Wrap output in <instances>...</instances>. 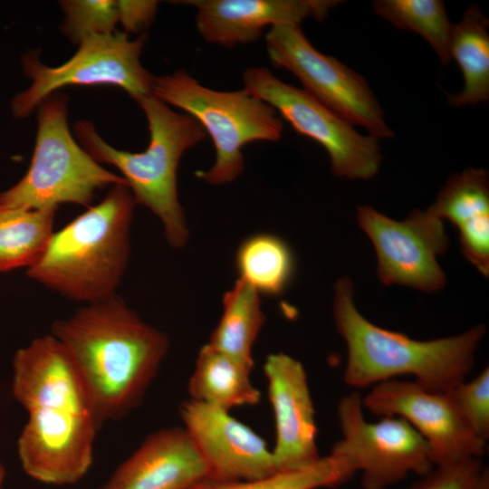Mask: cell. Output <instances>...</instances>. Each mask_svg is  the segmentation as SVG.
<instances>
[{
    "mask_svg": "<svg viewBox=\"0 0 489 489\" xmlns=\"http://www.w3.org/2000/svg\"><path fill=\"white\" fill-rule=\"evenodd\" d=\"M13 367V394L28 413L17 441L24 471L46 484L77 483L92 465L101 424L72 356L50 334L19 349Z\"/></svg>",
    "mask_w": 489,
    "mask_h": 489,
    "instance_id": "cell-1",
    "label": "cell"
},
{
    "mask_svg": "<svg viewBox=\"0 0 489 489\" xmlns=\"http://www.w3.org/2000/svg\"><path fill=\"white\" fill-rule=\"evenodd\" d=\"M51 334L72 356L100 424L141 403L168 350L166 334L116 294L54 321Z\"/></svg>",
    "mask_w": 489,
    "mask_h": 489,
    "instance_id": "cell-2",
    "label": "cell"
},
{
    "mask_svg": "<svg viewBox=\"0 0 489 489\" xmlns=\"http://www.w3.org/2000/svg\"><path fill=\"white\" fill-rule=\"evenodd\" d=\"M348 277L334 286L333 319L347 348L343 379L360 389L399 376H412L427 390L447 392L465 381L485 335L478 324L458 335L418 340L368 321L355 306Z\"/></svg>",
    "mask_w": 489,
    "mask_h": 489,
    "instance_id": "cell-3",
    "label": "cell"
},
{
    "mask_svg": "<svg viewBox=\"0 0 489 489\" xmlns=\"http://www.w3.org/2000/svg\"><path fill=\"white\" fill-rule=\"evenodd\" d=\"M136 206L127 185L54 232L27 275L69 299L93 303L113 295L126 270Z\"/></svg>",
    "mask_w": 489,
    "mask_h": 489,
    "instance_id": "cell-4",
    "label": "cell"
},
{
    "mask_svg": "<svg viewBox=\"0 0 489 489\" xmlns=\"http://www.w3.org/2000/svg\"><path fill=\"white\" fill-rule=\"evenodd\" d=\"M149 130V142L142 152L119 150L108 144L89 120H78L74 134L82 148L99 164L113 166L125 179L136 204H141L162 223L172 247L184 246L188 228L177 187V173L183 154L203 141L206 133L187 114L173 111L153 94L137 101Z\"/></svg>",
    "mask_w": 489,
    "mask_h": 489,
    "instance_id": "cell-5",
    "label": "cell"
},
{
    "mask_svg": "<svg viewBox=\"0 0 489 489\" xmlns=\"http://www.w3.org/2000/svg\"><path fill=\"white\" fill-rule=\"evenodd\" d=\"M152 94L196 120L213 141V166L196 175L209 185L234 181L244 171L243 148L252 142L278 141L283 122L276 110L245 89L216 91L185 70L155 77Z\"/></svg>",
    "mask_w": 489,
    "mask_h": 489,
    "instance_id": "cell-6",
    "label": "cell"
},
{
    "mask_svg": "<svg viewBox=\"0 0 489 489\" xmlns=\"http://www.w3.org/2000/svg\"><path fill=\"white\" fill-rule=\"evenodd\" d=\"M68 98L54 92L37 108V132L30 167L14 186L0 193V206L23 209L88 206L95 192L127 185L105 169L73 139L67 122Z\"/></svg>",
    "mask_w": 489,
    "mask_h": 489,
    "instance_id": "cell-7",
    "label": "cell"
},
{
    "mask_svg": "<svg viewBox=\"0 0 489 489\" xmlns=\"http://www.w3.org/2000/svg\"><path fill=\"white\" fill-rule=\"evenodd\" d=\"M147 34L130 40L124 32L84 39L74 55L60 66L43 64L37 51L22 56L24 75L30 86L11 101L15 119L28 117L51 94L72 85H114L139 101L152 94L154 76L140 62Z\"/></svg>",
    "mask_w": 489,
    "mask_h": 489,
    "instance_id": "cell-8",
    "label": "cell"
},
{
    "mask_svg": "<svg viewBox=\"0 0 489 489\" xmlns=\"http://www.w3.org/2000/svg\"><path fill=\"white\" fill-rule=\"evenodd\" d=\"M265 44L273 66L294 74L304 91L343 120L363 127L378 139L394 136L364 77L335 57L316 50L300 24L283 23L271 26Z\"/></svg>",
    "mask_w": 489,
    "mask_h": 489,
    "instance_id": "cell-9",
    "label": "cell"
},
{
    "mask_svg": "<svg viewBox=\"0 0 489 489\" xmlns=\"http://www.w3.org/2000/svg\"><path fill=\"white\" fill-rule=\"evenodd\" d=\"M337 416L341 438L331 454L361 473L362 489H387L411 474L421 476L433 469L429 448L410 424L399 417L369 422L359 391L340 399Z\"/></svg>",
    "mask_w": 489,
    "mask_h": 489,
    "instance_id": "cell-10",
    "label": "cell"
},
{
    "mask_svg": "<svg viewBox=\"0 0 489 489\" xmlns=\"http://www.w3.org/2000/svg\"><path fill=\"white\" fill-rule=\"evenodd\" d=\"M242 78L244 89L273 107L297 133L327 150L335 176L369 179L378 173L382 160L378 139L361 135L306 91L279 80L264 67L248 68Z\"/></svg>",
    "mask_w": 489,
    "mask_h": 489,
    "instance_id": "cell-11",
    "label": "cell"
},
{
    "mask_svg": "<svg viewBox=\"0 0 489 489\" xmlns=\"http://www.w3.org/2000/svg\"><path fill=\"white\" fill-rule=\"evenodd\" d=\"M357 219L375 247L382 283L427 292L444 287L446 277L436 256L446 251L449 239L441 218L428 209H415L397 221L364 206L358 207Z\"/></svg>",
    "mask_w": 489,
    "mask_h": 489,
    "instance_id": "cell-12",
    "label": "cell"
},
{
    "mask_svg": "<svg viewBox=\"0 0 489 489\" xmlns=\"http://www.w3.org/2000/svg\"><path fill=\"white\" fill-rule=\"evenodd\" d=\"M362 405L380 417H399L426 441L434 466L481 458L486 442L466 423L452 394L425 389L414 380L389 379L374 385Z\"/></svg>",
    "mask_w": 489,
    "mask_h": 489,
    "instance_id": "cell-13",
    "label": "cell"
},
{
    "mask_svg": "<svg viewBox=\"0 0 489 489\" xmlns=\"http://www.w3.org/2000/svg\"><path fill=\"white\" fill-rule=\"evenodd\" d=\"M180 414L207 469V478L253 481L278 472L265 441L228 411L188 400Z\"/></svg>",
    "mask_w": 489,
    "mask_h": 489,
    "instance_id": "cell-14",
    "label": "cell"
},
{
    "mask_svg": "<svg viewBox=\"0 0 489 489\" xmlns=\"http://www.w3.org/2000/svg\"><path fill=\"white\" fill-rule=\"evenodd\" d=\"M276 427L273 452L278 472L314 464L319 455L314 407L306 371L292 356L270 354L264 365Z\"/></svg>",
    "mask_w": 489,
    "mask_h": 489,
    "instance_id": "cell-15",
    "label": "cell"
},
{
    "mask_svg": "<svg viewBox=\"0 0 489 489\" xmlns=\"http://www.w3.org/2000/svg\"><path fill=\"white\" fill-rule=\"evenodd\" d=\"M196 25L208 43L226 48L256 41L268 25L321 21L340 2L335 0H191Z\"/></svg>",
    "mask_w": 489,
    "mask_h": 489,
    "instance_id": "cell-16",
    "label": "cell"
},
{
    "mask_svg": "<svg viewBox=\"0 0 489 489\" xmlns=\"http://www.w3.org/2000/svg\"><path fill=\"white\" fill-rule=\"evenodd\" d=\"M206 478L189 434L169 427L149 435L99 489H188Z\"/></svg>",
    "mask_w": 489,
    "mask_h": 489,
    "instance_id": "cell-17",
    "label": "cell"
},
{
    "mask_svg": "<svg viewBox=\"0 0 489 489\" xmlns=\"http://www.w3.org/2000/svg\"><path fill=\"white\" fill-rule=\"evenodd\" d=\"M459 230L464 256L484 276L489 274V175L470 168L451 177L427 208Z\"/></svg>",
    "mask_w": 489,
    "mask_h": 489,
    "instance_id": "cell-18",
    "label": "cell"
},
{
    "mask_svg": "<svg viewBox=\"0 0 489 489\" xmlns=\"http://www.w3.org/2000/svg\"><path fill=\"white\" fill-rule=\"evenodd\" d=\"M489 20L476 5H470L452 24L449 55L459 65L464 88L448 95L450 106H474L489 100Z\"/></svg>",
    "mask_w": 489,
    "mask_h": 489,
    "instance_id": "cell-19",
    "label": "cell"
},
{
    "mask_svg": "<svg viewBox=\"0 0 489 489\" xmlns=\"http://www.w3.org/2000/svg\"><path fill=\"white\" fill-rule=\"evenodd\" d=\"M252 369L208 343L198 353L188 384L193 400L228 411L244 405H255L260 391L252 384Z\"/></svg>",
    "mask_w": 489,
    "mask_h": 489,
    "instance_id": "cell-20",
    "label": "cell"
},
{
    "mask_svg": "<svg viewBox=\"0 0 489 489\" xmlns=\"http://www.w3.org/2000/svg\"><path fill=\"white\" fill-rule=\"evenodd\" d=\"M264 322L260 293L237 279L223 297V313L208 344L253 369V347Z\"/></svg>",
    "mask_w": 489,
    "mask_h": 489,
    "instance_id": "cell-21",
    "label": "cell"
},
{
    "mask_svg": "<svg viewBox=\"0 0 489 489\" xmlns=\"http://www.w3.org/2000/svg\"><path fill=\"white\" fill-rule=\"evenodd\" d=\"M238 279L260 295L282 294L295 273V258L290 245L281 237L259 233L246 237L235 255Z\"/></svg>",
    "mask_w": 489,
    "mask_h": 489,
    "instance_id": "cell-22",
    "label": "cell"
},
{
    "mask_svg": "<svg viewBox=\"0 0 489 489\" xmlns=\"http://www.w3.org/2000/svg\"><path fill=\"white\" fill-rule=\"evenodd\" d=\"M56 210L0 206V272L29 268L37 262L54 233Z\"/></svg>",
    "mask_w": 489,
    "mask_h": 489,
    "instance_id": "cell-23",
    "label": "cell"
},
{
    "mask_svg": "<svg viewBox=\"0 0 489 489\" xmlns=\"http://www.w3.org/2000/svg\"><path fill=\"white\" fill-rule=\"evenodd\" d=\"M374 12L395 26L421 35L446 65L452 24L441 0H378Z\"/></svg>",
    "mask_w": 489,
    "mask_h": 489,
    "instance_id": "cell-24",
    "label": "cell"
},
{
    "mask_svg": "<svg viewBox=\"0 0 489 489\" xmlns=\"http://www.w3.org/2000/svg\"><path fill=\"white\" fill-rule=\"evenodd\" d=\"M356 472L343 458L331 454L312 465L280 471L253 481H220L206 478L188 489H320L335 487L349 481Z\"/></svg>",
    "mask_w": 489,
    "mask_h": 489,
    "instance_id": "cell-25",
    "label": "cell"
},
{
    "mask_svg": "<svg viewBox=\"0 0 489 489\" xmlns=\"http://www.w3.org/2000/svg\"><path fill=\"white\" fill-rule=\"evenodd\" d=\"M60 5L64 13L61 30L74 43L116 32L119 23L117 1L66 0L60 2Z\"/></svg>",
    "mask_w": 489,
    "mask_h": 489,
    "instance_id": "cell-26",
    "label": "cell"
},
{
    "mask_svg": "<svg viewBox=\"0 0 489 489\" xmlns=\"http://www.w3.org/2000/svg\"><path fill=\"white\" fill-rule=\"evenodd\" d=\"M461 414L474 433L489 439V368L470 381H463L450 390Z\"/></svg>",
    "mask_w": 489,
    "mask_h": 489,
    "instance_id": "cell-27",
    "label": "cell"
},
{
    "mask_svg": "<svg viewBox=\"0 0 489 489\" xmlns=\"http://www.w3.org/2000/svg\"><path fill=\"white\" fill-rule=\"evenodd\" d=\"M481 458L434 466L408 489H472L483 470Z\"/></svg>",
    "mask_w": 489,
    "mask_h": 489,
    "instance_id": "cell-28",
    "label": "cell"
},
{
    "mask_svg": "<svg viewBox=\"0 0 489 489\" xmlns=\"http://www.w3.org/2000/svg\"><path fill=\"white\" fill-rule=\"evenodd\" d=\"M119 23L124 33H139L148 27L155 19L158 3L157 1H117Z\"/></svg>",
    "mask_w": 489,
    "mask_h": 489,
    "instance_id": "cell-29",
    "label": "cell"
},
{
    "mask_svg": "<svg viewBox=\"0 0 489 489\" xmlns=\"http://www.w3.org/2000/svg\"><path fill=\"white\" fill-rule=\"evenodd\" d=\"M472 489H489V470L484 467Z\"/></svg>",
    "mask_w": 489,
    "mask_h": 489,
    "instance_id": "cell-30",
    "label": "cell"
},
{
    "mask_svg": "<svg viewBox=\"0 0 489 489\" xmlns=\"http://www.w3.org/2000/svg\"><path fill=\"white\" fill-rule=\"evenodd\" d=\"M5 477V466L0 463V489H5L3 487V483Z\"/></svg>",
    "mask_w": 489,
    "mask_h": 489,
    "instance_id": "cell-31",
    "label": "cell"
}]
</instances>
